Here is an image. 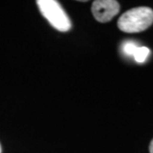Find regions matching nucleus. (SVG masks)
<instances>
[{"label":"nucleus","mask_w":153,"mask_h":153,"mask_svg":"<svg viewBox=\"0 0 153 153\" xmlns=\"http://www.w3.org/2000/svg\"><path fill=\"white\" fill-rule=\"evenodd\" d=\"M152 23V10L148 7H138L123 13L118 19L117 27L124 33H140Z\"/></svg>","instance_id":"f257e3e1"},{"label":"nucleus","mask_w":153,"mask_h":153,"mask_svg":"<svg viewBox=\"0 0 153 153\" xmlns=\"http://www.w3.org/2000/svg\"><path fill=\"white\" fill-rule=\"evenodd\" d=\"M37 4L40 12L50 25L60 32H67L71 27L68 16L60 4L55 0H38Z\"/></svg>","instance_id":"f03ea898"},{"label":"nucleus","mask_w":153,"mask_h":153,"mask_svg":"<svg viewBox=\"0 0 153 153\" xmlns=\"http://www.w3.org/2000/svg\"><path fill=\"white\" fill-rule=\"evenodd\" d=\"M91 10L96 21L105 23L118 14L120 5L115 0H96L92 4Z\"/></svg>","instance_id":"7ed1b4c3"},{"label":"nucleus","mask_w":153,"mask_h":153,"mask_svg":"<svg viewBox=\"0 0 153 153\" xmlns=\"http://www.w3.org/2000/svg\"><path fill=\"white\" fill-rule=\"evenodd\" d=\"M150 53V49L146 47H138L134 55V58L139 63H143L146 60L148 55Z\"/></svg>","instance_id":"20e7f679"},{"label":"nucleus","mask_w":153,"mask_h":153,"mask_svg":"<svg viewBox=\"0 0 153 153\" xmlns=\"http://www.w3.org/2000/svg\"><path fill=\"white\" fill-rule=\"evenodd\" d=\"M137 48H138V46H136L134 43L127 42L123 46V51L125 55H128V56H134Z\"/></svg>","instance_id":"39448f33"},{"label":"nucleus","mask_w":153,"mask_h":153,"mask_svg":"<svg viewBox=\"0 0 153 153\" xmlns=\"http://www.w3.org/2000/svg\"><path fill=\"white\" fill-rule=\"evenodd\" d=\"M149 150H150V153H153V139L152 140V142H151V144H150Z\"/></svg>","instance_id":"423d86ee"},{"label":"nucleus","mask_w":153,"mask_h":153,"mask_svg":"<svg viewBox=\"0 0 153 153\" xmlns=\"http://www.w3.org/2000/svg\"><path fill=\"white\" fill-rule=\"evenodd\" d=\"M2 152V149H1V145H0V153Z\"/></svg>","instance_id":"0eeeda50"}]
</instances>
